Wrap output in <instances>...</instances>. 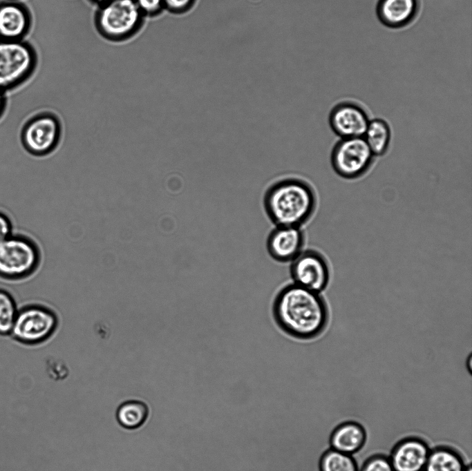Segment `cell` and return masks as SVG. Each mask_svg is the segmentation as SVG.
<instances>
[{
  "label": "cell",
  "mask_w": 472,
  "mask_h": 471,
  "mask_svg": "<svg viewBox=\"0 0 472 471\" xmlns=\"http://www.w3.org/2000/svg\"><path fill=\"white\" fill-rule=\"evenodd\" d=\"M272 316L287 335L299 340L319 336L328 320L326 303L319 292L294 282L283 287L272 303Z\"/></svg>",
  "instance_id": "6da1fadb"
},
{
  "label": "cell",
  "mask_w": 472,
  "mask_h": 471,
  "mask_svg": "<svg viewBox=\"0 0 472 471\" xmlns=\"http://www.w3.org/2000/svg\"><path fill=\"white\" fill-rule=\"evenodd\" d=\"M263 204L267 218L275 226L301 227L314 215L317 197L308 182L287 177L267 187Z\"/></svg>",
  "instance_id": "7a4b0ae2"
},
{
  "label": "cell",
  "mask_w": 472,
  "mask_h": 471,
  "mask_svg": "<svg viewBox=\"0 0 472 471\" xmlns=\"http://www.w3.org/2000/svg\"><path fill=\"white\" fill-rule=\"evenodd\" d=\"M144 18L134 0H111L98 6L94 23L102 37L120 42L138 33Z\"/></svg>",
  "instance_id": "3957f363"
},
{
  "label": "cell",
  "mask_w": 472,
  "mask_h": 471,
  "mask_svg": "<svg viewBox=\"0 0 472 471\" xmlns=\"http://www.w3.org/2000/svg\"><path fill=\"white\" fill-rule=\"evenodd\" d=\"M37 59L36 50L27 41L0 39V90L26 82L33 75Z\"/></svg>",
  "instance_id": "277c9868"
},
{
  "label": "cell",
  "mask_w": 472,
  "mask_h": 471,
  "mask_svg": "<svg viewBox=\"0 0 472 471\" xmlns=\"http://www.w3.org/2000/svg\"><path fill=\"white\" fill-rule=\"evenodd\" d=\"M40 253L30 239L10 236L0 242V277L19 280L31 275L38 267Z\"/></svg>",
  "instance_id": "5b68a950"
},
{
  "label": "cell",
  "mask_w": 472,
  "mask_h": 471,
  "mask_svg": "<svg viewBox=\"0 0 472 471\" xmlns=\"http://www.w3.org/2000/svg\"><path fill=\"white\" fill-rule=\"evenodd\" d=\"M375 157L363 137L341 138L332 149L330 162L339 176L355 180L368 172Z\"/></svg>",
  "instance_id": "8992f818"
},
{
  "label": "cell",
  "mask_w": 472,
  "mask_h": 471,
  "mask_svg": "<svg viewBox=\"0 0 472 471\" xmlns=\"http://www.w3.org/2000/svg\"><path fill=\"white\" fill-rule=\"evenodd\" d=\"M57 326V318L52 310L30 305L18 310L10 335L19 343L35 345L51 336Z\"/></svg>",
  "instance_id": "52a82bcc"
},
{
  "label": "cell",
  "mask_w": 472,
  "mask_h": 471,
  "mask_svg": "<svg viewBox=\"0 0 472 471\" xmlns=\"http://www.w3.org/2000/svg\"><path fill=\"white\" fill-rule=\"evenodd\" d=\"M290 272L293 282L320 293L329 282V267L324 257L312 249L303 250L291 262Z\"/></svg>",
  "instance_id": "ba28073f"
},
{
  "label": "cell",
  "mask_w": 472,
  "mask_h": 471,
  "mask_svg": "<svg viewBox=\"0 0 472 471\" xmlns=\"http://www.w3.org/2000/svg\"><path fill=\"white\" fill-rule=\"evenodd\" d=\"M370 119L361 105L349 100L334 105L328 115L329 126L340 139L363 137Z\"/></svg>",
  "instance_id": "9c48e42d"
},
{
  "label": "cell",
  "mask_w": 472,
  "mask_h": 471,
  "mask_svg": "<svg viewBox=\"0 0 472 471\" xmlns=\"http://www.w3.org/2000/svg\"><path fill=\"white\" fill-rule=\"evenodd\" d=\"M61 126L58 119L52 114L39 115L26 124L23 141L26 148L35 155H45L58 144Z\"/></svg>",
  "instance_id": "30bf717a"
},
{
  "label": "cell",
  "mask_w": 472,
  "mask_h": 471,
  "mask_svg": "<svg viewBox=\"0 0 472 471\" xmlns=\"http://www.w3.org/2000/svg\"><path fill=\"white\" fill-rule=\"evenodd\" d=\"M431 449L424 439L407 436L393 446L388 456L395 471H424Z\"/></svg>",
  "instance_id": "8fae6325"
},
{
  "label": "cell",
  "mask_w": 472,
  "mask_h": 471,
  "mask_svg": "<svg viewBox=\"0 0 472 471\" xmlns=\"http://www.w3.org/2000/svg\"><path fill=\"white\" fill-rule=\"evenodd\" d=\"M305 233L301 227L276 226L269 233L266 247L270 256L281 262H292L303 250Z\"/></svg>",
  "instance_id": "7c38bea8"
},
{
  "label": "cell",
  "mask_w": 472,
  "mask_h": 471,
  "mask_svg": "<svg viewBox=\"0 0 472 471\" xmlns=\"http://www.w3.org/2000/svg\"><path fill=\"white\" fill-rule=\"evenodd\" d=\"M32 23L31 13L25 4L17 0L0 1V39L23 40Z\"/></svg>",
  "instance_id": "4fadbf2b"
},
{
  "label": "cell",
  "mask_w": 472,
  "mask_h": 471,
  "mask_svg": "<svg viewBox=\"0 0 472 471\" xmlns=\"http://www.w3.org/2000/svg\"><path fill=\"white\" fill-rule=\"evenodd\" d=\"M419 0H378L375 12L384 26L399 29L410 25L417 17Z\"/></svg>",
  "instance_id": "5bb4252c"
},
{
  "label": "cell",
  "mask_w": 472,
  "mask_h": 471,
  "mask_svg": "<svg viewBox=\"0 0 472 471\" xmlns=\"http://www.w3.org/2000/svg\"><path fill=\"white\" fill-rule=\"evenodd\" d=\"M366 440L364 426L358 422L348 421L332 430L329 443L330 448L353 456L364 448Z\"/></svg>",
  "instance_id": "9a60e30c"
},
{
  "label": "cell",
  "mask_w": 472,
  "mask_h": 471,
  "mask_svg": "<svg viewBox=\"0 0 472 471\" xmlns=\"http://www.w3.org/2000/svg\"><path fill=\"white\" fill-rule=\"evenodd\" d=\"M466 465L460 452L441 445L431 449L424 471H465Z\"/></svg>",
  "instance_id": "2e32d148"
},
{
  "label": "cell",
  "mask_w": 472,
  "mask_h": 471,
  "mask_svg": "<svg viewBox=\"0 0 472 471\" xmlns=\"http://www.w3.org/2000/svg\"><path fill=\"white\" fill-rule=\"evenodd\" d=\"M149 415L148 405L140 400H128L122 403L116 410V419L119 425L133 430L142 427Z\"/></svg>",
  "instance_id": "e0dca14e"
},
{
  "label": "cell",
  "mask_w": 472,
  "mask_h": 471,
  "mask_svg": "<svg viewBox=\"0 0 472 471\" xmlns=\"http://www.w3.org/2000/svg\"><path fill=\"white\" fill-rule=\"evenodd\" d=\"M363 138L375 156L384 155L390 144V127L381 118L370 119Z\"/></svg>",
  "instance_id": "ac0fdd59"
},
{
  "label": "cell",
  "mask_w": 472,
  "mask_h": 471,
  "mask_svg": "<svg viewBox=\"0 0 472 471\" xmlns=\"http://www.w3.org/2000/svg\"><path fill=\"white\" fill-rule=\"evenodd\" d=\"M319 469V471H359L357 463L352 455L330 448L321 456Z\"/></svg>",
  "instance_id": "d6986e66"
},
{
  "label": "cell",
  "mask_w": 472,
  "mask_h": 471,
  "mask_svg": "<svg viewBox=\"0 0 472 471\" xmlns=\"http://www.w3.org/2000/svg\"><path fill=\"white\" fill-rule=\"evenodd\" d=\"M18 309L12 296L0 289V335H10Z\"/></svg>",
  "instance_id": "ffe728a7"
},
{
  "label": "cell",
  "mask_w": 472,
  "mask_h": 471,
  "mask_svg": "<svg viewBox=\"0 0 472 471\" xmlns=\"http://www.w3.org/2000/svg\"><path fill=\"white\" fill-rule=\"evenodd\" d=\"M359 471H395L388 456L376 454L368 457Z\"/></svg>",
  "instance_id": "44dd1931"
},
{
  "label": "cell",
  "mask_w": 472,
  "mask_h": 471,
  "mask_svg": "<svg viewBox=\"0 0 472 471\" xmlns=\"http://www.w3.org/2000/svg\"><path fill=\"white\" fill-rule=\"evenodd\" d=\"M144 17H155L165 10L163 0H134Z\"/></svg>",
  "instance_id": "7402d4cb"
},
{
  "label": "cell",
  "mask_w": 472,
  "mask_h": 471,
  "mask_svg": "<svg viewBox=\"0 0 472 471\" xmlns=\"http://www.w3.org/2000/svg\"><path fill=\"white\" fill-rule=\"evenodd\" d=\"M197 0H163L166 10L175 15H182L189 11Z\"/></svg>",
  "instance_id": "603a6c76"
},
{
  "label": "cell",
  "mask_w": 472,
  "mask_h": 471,
  "mask_svg": "<svg viewBox=\"0 0 472 471\" xmlns=\"http://www.w3.org/2000/svg\"><path fill=\"white\" fill-rule=\"evenodd\" d=\"M50 377L54 381H63L68 375V369L66 365L61 362L51 363L48 368Z\"/></svg>",
  "instance_id": "cb8c5ba5"
},
{
  "label": "cell",
  "mask_w": 472,
  "mask_h": 471,
  "mask_svg": "<svg viewBox=\"0 0 472 471\" xmlns=\"http://www.w3.org/2000/svg\"><path fill=\"white\" fill-rule=\"evenodd\" d=\"M12 226L8 218L0 213V242L11 236Z\"/></svg>",
  "instance_id": "d4e9b609"
},
{
  "label": "cell",
  "mask_w": 472,
  "mask_h": 471,
  "mask_svg": "<svg viewBox=\"0 0 472 471\" xmlns=\"http://www.w3.org/2000/svg\"><path fill=\"white\" fill-rule=\"evenodd\" d=\"M5 102H6V98H5V95H4V91L0 90V113L2 112V110L4 108Z\"/></svg>",
  "instance_id": "484cf974"
},
{
  "label": "cell",
  "mask_w": 472,
  "mask_h": 471,
  "mask_svg": "<svg viewBox=\"0 0 472 471\" xmlns=\"http://www.w3.org/2000/svg\"><path fill=\"white\" fill-rule=\"evenodd\" d=\"M90 1H92L93 3L97 4V6H100V5L103 4V3H104L107 1H109L111 0H90Z\"/></svg>",
  "instance_id": "4316f807"
},
{
  "label": "cell",
  "mask_w": 472,
  "mask_h": 471,
  "mask_svg": "<svg viewBox=\"0 0 472 471\" xmlns=\"http://www.w3.org/2000/svg\"><path fill=\"white\" fill-rule=\"evenodd\" d=\"M465 471H472L471 463L467 464Z\"/></svg>",
  "instance_id": "83f0119b"
}]
</instances>
